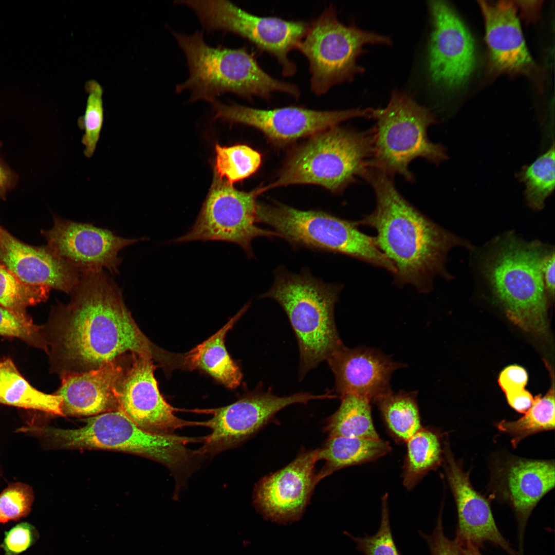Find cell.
I'll return each instance as SVG.
<instances>
[{"instance_id": "6da1fadb", "label": "cell", "mask_w": 555, "mask_h": 555, "mask_svg": "<svg viewBox=\"0 0 555 555\" xmlns=\"http://www.w3.org/2000/svg\"><path fill=\"white\" fill-rule=\"evenodd\" d=\"M70 294L42 326L53 373H84L128 354L161 359L163 353L141 331L121 290L103 271L81 274Z\"/></svg>"}, {"instance_id": "7a4b0ae2", "label": "cell", "mask_w": 555, "mask_h": 555, "mask_svg": "<svg viewBox=\"0 0 555 555\" xmlns=\"http://www.w3.org/2000/svg\"><path fill=\"white\" fill-rule=\"evenodd\" d=\"M362 177L373 189L376 205L373 212L357 221L358 225L376 231L378 248L396 269V285L411 284L420 292H430L436 275L450 276L445 268L449 251L470 245L406 200L396 188L393 177L370 166Z\"/></svg>"}, {"instance_id": "3957f363", "label": "cell", "mask_w": 555, "mask_h": 555, "mask_svg": "<svg viewBox=\"0 0 555 555\" xmlns=\"http://www.w3.org/2000/svg\"><path fill=\"white\" fill-rule=\"evenodd\" d=\"M185 55L189 76L175 87L176 93L189 91L188 102L210 103L225 93L251 101L254 97L269 99L273 93H284L298 99L294 84L278 80L263 70L245 48L213 47L205 41L203 31L188 34L172 30Z\"/></svg>"}, {"instance_id": "277c9868", "label": "cell", "mask_w": 555, "mask_h": 555, "mask_svg": "<svg viewBox=\"0 0 555 555\" xmlns=\"http://www.w3.org/2000/svg\"><path fill=\"white\" fill-rule=\"evenodd\" d=\"M85 422L77 429L36 427L35 431L54 448L114 450L146 457L166 466L178 483L193 471L201 456L187 445L202 442L203 437L151 433L138 427L121 411L88 417Z\"/></svg>"}, {"instance_id": "5b68a950", "label": "cell", "mask_w": 555, "mask_h": 555, "mask_svg": "<svg viewBox=\"0 0 555 555\" xmlns=\"http://www.w3.org/2000/svg\"><path fill=\"white\" fill-rule=\"evenodd\" d=\"M274 281L262 298L277 302L286 313L300 350V378L343 345L335 321V306L341 284L317 279L308 269L300 273L278 267Z\"/></svg>"}, {"instance_id": "8992f818", "label": "cell", "mask_w": 555, "mask_h": 555, "mask_svg": "<svg viewBox=\"0 0 555 555\" xmlns=\"http://www.w3.org/2000/svg\"><path fill=\"white\" fill-rule=\"evenodd\" d=\"M483 263L493 294L509 320L525 330L542 333L547 327L548 296L542 266L551 251L538 242L508 236L496 242Z\"/></svg>"}, {"instance_id": "52a82bcc", "label": "cell", "mask_w": 555, "mask_h": 555, "mask_svg": "<svg viewBox=\"0 0 555 555\" xmlns=\"http://www.w3.org/2000/svg\"><path fill=\"white\" fill-rule=\"evenodd\" d=\"M373 130L336 126L317 133L292 154L276 179L260 193L282 186L313 184L340 191L370 165Z\"/></svg>"}, {"instance_id": "ba28073f", "label": "cell", "mask_w": 555, "mask_h": 555, "mask_svg": "<svg viewBox=\"0 0 555 555\" xmlns=\"http://www.w3.org/2000/svg\"><path fill=\"white\" fill-rule=\"evenodd\" d=\"M257 223L271 227L293 247L340 253L395 274L391 261L375 237L358 229L357 222L318 210L303 211L281 203H257Z\"/></svg>"}, {"instance_id": "9c48e42d", "label": "cell", "mask_w": 555, "mask_h": 555, "mask_svg": "<svg viewBox=\"0 0 555 555\" xmlns=\"http://www.w3.org/2000/svg\"><path fill=\"white\" fill-rule=\"evenodd\" d=\"M372 127L373 151L371 165L393 177L413 182L409 166L422 158L435 164L448 160L446 149L429 139L428 127L437 122L433 114L411 97L394 91L386 106L375 109Z\"/></svg>"}, {"instance_id": "30bf717a", "label": "cell", "mask_w": 555, "mask_h": 555, "mask_svg": "<svg viewBox=\"0 0 555 555\" xmlns=\"http://www.w3.org/2000/svg\"><path fill=\"white\" fill-rule=\"evenodd\" d=\"M391 44L388 36L342 23L330 5L309 24L295 49L308 62L311 90L320 96L363 71L357 60L364 46Z\"/></svg>"}, {"instance_id": "8fae6325", "label": "cell", "mask_w": 555, "mask_h": 555, "mask_svg": "<svg viewBox=\"0 0 555 555\" xmlns=\"http://www.w3.org/2000/svg\"><path fill=\"white\" fill-rule=\"evenodd\" d=\"M186 6L197 16L208 31H222L244 38L259 50L273 55L282 67L285 77L293 76L297 67L289 57L308 28L302 21L286 20L276 16L253 14L229 1H175Z\"/></svg>"}, {"instance_id": "7c38bea8", "label": "cell", "mask_w": 555, "mask_h": 555, "mask_svg": "<svg viewBox=\"0 0 555 555\" xmlns=\"http://www.w3.org/2000/svg\"><path fill=\"white\" fill-rule=\"evenodd\" d=\"M257 190H236L226 180L214 176L200 212L190 230L172 242L219 240L239 245L248 258L254 254L251 243L258 237H278L274 231L255 225Z\"/></svg>"}, {"instance_id": "4fadbf2b", "label": "cell", "mask_w": 555, "mask_h": 555, "mask_svg": "<svg viewBox=\"0 0 555 555\" xmlns=\"http://www.w3.org/2000/svg\"><path fill=\"white\" fill-rule=\"evenodd\" d=\"M326 397L325 394L316 395L304 392L280 397L271 392H257L226 406L210 410L209 412L213 414L212 418L201 422V426L209 428L211 432L203 437V446L197 451L201 456H213L236 447L283 408Z\"/></svg>"}, {"instance_id": "5bb4252c", "label": "cell", "mask_w": 555, "mask_h": 555, "mask_svg": "<svg viewBox=\"0 0 555 555\" xmlns=\"http://www.w3.org/2000/svg\"><path fill=\"white\" fill-rule=\"evenodd\" d=\"M154 361L147 355H130L115 388L120 411L138 427L155 434L172 435L184 427L199 425L175 416L176 410L160 392Z\"/></svg>"}, {"instance_id": "9a60e30c", "label": "cell", "mask_w": 555, "mask_h": 555, "mask_svg": "<svg viewBox=\"0 0 555 555\" xmlns=\"http://www.w3.org/2000/svg\"><path fill=\"white\" fill-rule=\"evenodd\" d=\"M211 104L215 118L251 126L271 139L283 142L313 136L350 119H372L374 110L357 108L323 111L293 106L262 109L224 104L217 99Z\"/></svg>"}, {"instance_id": "2e32d148", "label": "cell", "mask_w": 555, "mask_h": 555, "mask_svg": "<svg viewBox=\"0 0 555 555\" xmlns=\"http://www.w3.org/2000/svg\"><path fill=\"white\" fill-rule=\"evenodd\" d=\"M429 6L433 31L429 50V68L432 81L449 89L464 85L476 65L472 36L452 8L441 1Z\"/></svg>"}, {"instance_id": "e0dca14e", "label": "cell", "mask_w": 555, "mask_h": 555, "mask_svg": "<svg viewBox=\"0 0 555 555\" xmlns=\"http://www.w3.org/2000/svg\"><path fill=\"white\" fill-rule=\"evenodd\" d=\"M47 246L57 255L78 270L86 274L107 269L118 272L119 251L140 239L123 238L112 231L91 224L53 217V226L42 231Z\"/></svg>"}, {"instance_id": "ac0fdd59", "label": "cell", "mask_w": 555, "mask_h": 555, "mask_svg": "<svg viewBox=\"0 0 555 555\" xmlns=\"http://www.w3.org/2000/svg\"><path fill=\"white\" fill-rule=\"evenodd\" d=\"M317 452L318 449L301 452L288 465L256 485L253 502L265 517L279 523L300 517L320 481L314 473Z\"/></svg>"}, {"instance_id": "d6986e66", "label": "cell", "mask_w": 555, "mask_h": 555, "mask_svg": "<svg viewBox=\"0 0 555 555\" xmlns=\"http://www.w3.org/2000/svg\"><path fill=\"white\" fill-rule=\"evenodd\" d=\"M326 360L334 375V390L338 395L354 394L372 402L391 390L392 374L405 366L380 350L364 346L349 348L343 345Z\"/></svg>"}, {"instance_id": "ffe728a7", "label": "cell", "mask_w": 555, "mask_h": 555, "mask_svg": "<svg viewBox=\"0 0 555 555\" xmlns=\"http://www.w3.org/2000/svg\"><path fill=\"white\" fill-rule=\"evenodd\" d=\"M484 17L490 60L499 72L536 76L526 47L515 2H478Z\"/></svg>"}, {"instance_id": "44dd1931", "label": "cell", "mask_w": 555, "mask_h": 555, "mask_svg": "<svg viewBox=\"0 0 555 555\" xmlns=\"http://www.w3.org/2000/svg\"><path fill=\"white\" fill-rule=\"evenodd\" d=\"M443 448L446 472L457 511L456 537L461 542L470 541L478 547L489 542L509 555H519L499 532L489 502L472 487L469 474L455 460L448 442Z\"/></svg>"}, {"instance_id": "7402d4cb", "label": "cell", "mask_w": 555, "mask_h": 555, "mask_svg": "<svg viewBox=\"0 0 555 555\" xmlns=\"http://www.w3.org/2000/svg\"><path fill=\"white\" fill-rule=\"evenodd\" d=\"M0 263L26 284L47 286L68 294L81 275L47 246L28 245L4 229L0 237Z\"/></svg>"}, {"instance_id": "603a6c76", "label": "cell", "mask_w": 555, "mask_h": 555, "mask_svg": "<svg viewBox=\"0 0 555 555\" xmlns=\"http://www.w3.org/2000/svg\"><path fill=\"white\" fill-rule=\"evenodd\" d=\"M130 354L96 369L60 377L54 394L62 398L63 416L90 417L120 411L115 388Z\"/></svg>"}, {"instance_id": "cb8c5ba5", "label": "cell", "mask_w": 555, "mask_h": 555, "mask_svg": "<svg viewBox=\"0 0 555 555\" xmlns=\"http://www.w3.org/2000/svg\"><path fill=\"white\" fill-rule=\"evenodd\" d=\"M553 461L517 460L510 465L506 476V494L518 523L522 550L527 521L540 499L554 487Z\"/></svg>"}, {"instance_id": "d4e9b609", "label": "cell", "mask_w": 555, "mask_h": 555, "mask_svg": "<svg viewBox=\"0 0 555 555\" xmlns=\"http://www.w3.org/2000/svg\"><path fill=\"white\" fill-rule=\"evenodd\" d=\"M245 305L216 333L186 354L183 364L191 369L198 368L230 388L238 386L242 379L239 367L230 356L225 344L227 332L246 311Z\"/></svg>"}, {"instance_id": "484cf974", "label": "cell", "mask_w": 555, "mask_h": 555, "mask_svg": "<svg viewBox=\"0 0 555 555\" xmlns=\"http://www.w3.org/2000/svg\"><path fill=\"white\" fill-rule=\"evenodd\" d=\"M391 449L389 442L381 438L329 437L323 447L318 449V460L325 461L318 477L320 480L339 469L374 461Z\"/></svg>"}, {"instance_id": "4316f807", "label": "cell", "mask_w": 555, "mask_h": 555, "mask_svg": "<svg viewBox=\"0 0 555 555\" xmlns=\"http://www.w3.org/2000/svg\"><path fill=\"white\" fill-rule=\"evenodd\" d=\"M60 396L43 393L31 386L13 361H0V402L13 406L63 416Z\"/></svg>"}, {"instance_id": "83f0119b", "label": "cell", "mask_w": 555, "mask_h": 555, "mask_svg": "<svg viewBox=\"0 0 555 555\" xmlns=\"http://www.w3.org/2000/svg\"><path fill=\"white\" fill-rule=\"evenodd\" d=\"M417 392L391 390L376 398L377 405L387 431L398 443L406 442L422 427Z\"/></svg>"}, {"instance_id": "f1b7e54d", "label": "cell", "mask_w": 555, "mask_h": 555, "mask_svg": "<svg viewBox=\"0 0 555 555\" xmlns=\"http://www.w3.org/2000/svg\"><path fill=\"white\" fill-rule=\"evenodd\" d=\"M406 443L402 484L411 491L428 473L440 465L443 451L439 432L430 427H422Z\"/></svg>"}, {"instance_id": "f546056e", "label": "cell", "mask_w": 555, "mask_h": 555, "mask_svg": "<svg viewBox=\"0 0 555 555\" xmlns=\"http://www.w3.org/2000/svg\"><path fill=\"white\" fill-rule=\"evenodd\" d=\"M338 410L327 419L325 431L329 437L380 438L373 421L369 399L354 394L340 396Z\"/></svg>"}, {"instance_id": "4dcf8cb0", "label": "cell", "mask_w": 555, "mask_h": 555, "mask_svg": "<svg viewBox=\"0 0 555 555\" xmlns=\"http://www.w3.org/2000/svg\"><path fill=\"white\" fill-rule=\"evenodd\" d=\"M543 396L535 397L531 407L525 415L517 420L501 421L497 428L509 435L511 443L516 448L519 442L526 437L536 433L554 429V383Z\"/></svg>"}, {"instance_id": "1f68e13d", "label": "cell", "mask_w": 555, "mask_h": 555, "mask_svg": "<svg viewBox=\"0 0 555 555\" xmlns=\"http://www.w3.org/2000/svg\"><path fill=\"white\" fill-rule=\"evenodd\" d=\"M50 289L47 286L31 285L22 282L0 263V306L20 318L33 322L27 308L45 301Z\"/></svg>"}, {"instance_id": "d6a6232c", "label": "cell", "mask_w": 555, "mask_h": 555, "mask_svg": "<svg viewBox=\"0 0 555 555\" xmlns=\"http://www.w3.org/2000/svg\"><path fill=\"white\" fill-rule=\"evenodd\" d=\"M554 145L519 173V180L525 186V196L528 206L542 210L545 199L554 189Z\"/></svg>"}, {"instance_id": "836d02e7", "label": "cell", "mask_w": 555, "mask_h": 555, "mask_svg": "<svg viewBox=\"0 0 555 555\" xmlns=\"http://www.w3.org/2000/svg\"><path fill=\"white\" fill-rule=\"evenodd\" d=\"M215 150V175L232 185L253 174L262 162L261 154L246 145L216 144Z\"/></svg>"}, {"instance_id": "e575fe53", "label": "cell", "mask_w": 555, "mask_h": 555, "mask_svg": "<svg viewBox=\"0 0 555 555\" xmlns=\"http://www.w3.org/2000/svg\"><path fill=\"white\" fill-rule=\"evenodd\" d=\"M85 88L88 93L86 105L84 115L78 119V125L84 131L82 138L85 146L84 154L90 158L95 151L103 123V89L94 80L87 81Z\"/></svg>"}, {"instance_id": "d590c367", "label": "cell", "mask_w": 555, "mask_h": 555, "mask_svg": "<svg viewBox=\"0 0 555 555\" xmlns=\"http://www.w3.org/2000/svg\"><path fill=\"white\" fill-rule=\"evenodd\" d=\"M387 499L388 494L385 493L382 497L381 524L375 535L360 538L347 534L364 555H400L392 536Z\"/></svg>"}, {"instance_id": "8d00e7d4", "label": "cell", "mask_w": 555, "mask_h": 555, "mask_svg": "<svg viewBox=\"0 0 555 555\" xmlns=\"http://www.w3.org/2000/svg\"><path fill=\"white\" fill-rule=\"evenodd\" d=\"M33 501L32 489L17 483L9 485L0 494V523L18 521L30 513Z\"/></svg>"}, {"instance_id": "74e56055", "label": "cell", "mask_w": 555, "mask_h": 555, "mask_svg": "<svg viewBox=\"0 0 555 555\" xmlns=\"http://www.w3.org/2000/svg\"><path fill=\"white\" fill-rule=\"evenodd\" d=\"M0 335L19 338L29 345L48 352L42 326L27 322L1 306Z\"/></svg>"}, {"instance_id": "f35d334b", "label": "cell", "mask_w": 555, "mask_h": 555, "mask_svg": "<svg viewBox=\"0 0 555 555\" xmlns=\"http://www.w3.org/2000/svg\"><path fill=\"white\" fill-rule=\"evenodd\" d=\"M39 538L36 528L27 522L20 523L5 532L0 545L4 555H20L33 545Z\"/></svg>"}, {"instance_id": "ab89813d", "label": "cell", "mask_w": 555, "mask_h": 555, "mask_svg": "<svg viewBox=\"0 0 555 555\" xmlns=\"http://www.w3.org/2000/svg\"><path fill=\"white\" fill-rule=\"evenodd\" d=\"M421 535L428 543L431 555H461L460 544L458 539L450 540L445 534L441 513L432 534L422 533Z\"/></svg>"}, {"instance_id": "60d3db41", "label": "cell", "mask_w": 555, "mask_h": 555, "mask_svg": "<svg viewBox=\"0 0 555 555\" xmlns=\"http://www.w3.org/2000/svg\"><path fill=\"white\" fill-rule=\"evenodd\" d=\"M528 381L526 370L518 365L506 367L500 374L498 383L505 394L524 389Z\"/></svg>"}, {"instance_id": "b9f144b4", "label": "cell", "mask_w": 555, "mask_h": 555, "mask_svg": "<svg viewBox=\"0 0 555 555\" xmlns=\"http://www.w3.org/2000/svg\"><path fill=\"white\" fill-rule=\"evenodd\" d=\"M505 396L512 408L524 414L531 407L534 399L532 395L525 389L507 393Z\"/></svg>"}, {"instance_id": "7bdbcfd3", "label": "cell", "mask_w": 555, "mask_h": 555, "mask_svg": "<svg viewBox=\"0 0 555 555\" xmlns=\"http://www.w3.org/2000/svg\"><path fill=\"white\" fill-rule=\"evenodd\" d=\"M551 251L545 257L542 266L545 288L550 299L554 295V253L553 250Z\"/></svg>"}, {"instance_id": "ee69618b", "label": "cell", "mask_w": 555, "mask_h": 555, "mask_svg": "<svg viewBox=\"0 0 555 555\" xmlns=\"http://www.w3.org/2000/svg\"><path fill=\"white\" fill-rule=\"evenodd\" d=\"M1 143L0 142V146ZM18 177L0 158V199L5 198L8 191L16 184Z\"/></svg>"}, {"instance_id": "f6af8a7d", "label": "cell", "mask_w": 555, "mask_h": 555, "mask_svg": "<svg viewBox=\"0 0 555 555\" xmlns=\"http://www.w3.org/2000/svg\"><path fill=\"white\" fill-rule=\"evenodd\" d=\"M541 1H517V6L521 8L524 17L529 21L536 20L539 15Z\"/></svg>"}, {"instance_id": "bcb514c9", "label": "cell", "mask_w": 555, "mask_h": 555, "mask_svg": "<svg viewBox=\"0 0 555 555\" xmlns=\"http://www.w3.org/2000/svg\"><path fill=\"white\" fill-rule=\"evenodd\" d=\"M459 541L460 544L461 555H482L479 551V547L470 541Z\"/></svg>"}, {"instance_id": "7dc6e473", "label": "cell", "mask_w": 555, "mask_h": 555, "mask_svg": "<svg viewBox=\"0 0 555 555\" xmlns=\"http://www.w3.org/2000/svg\"><path fill=\"white\" fill-rule=\"evenodd\" d=\"M3 228H2V227H1V226H0V237H1V233H2V230H3Z\"/></svg>"}]
</instances>
